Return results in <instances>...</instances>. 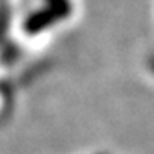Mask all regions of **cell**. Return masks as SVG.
Returning <instances> with one entry per match:
<instances>
[]
</instances>
